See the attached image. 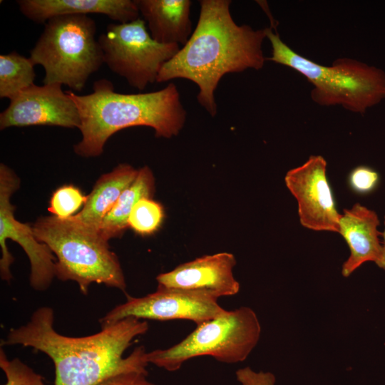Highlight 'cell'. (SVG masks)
I'll return each instance as SVG.
<instances>
[{"mask_svg": "<svg viewBox=\"0 0 385 385\" xmlns=\"http://www.w3.org/2000/svg\"><path fill=\"white\" fill-rule=\"evenodd\" d=\"M236 379L241 385H275L276 379L271 372L255 371L250 366L239 369Z\"/></svg>", "mask_w": 385, "mask_h": 385, "instance_id": "d4e9b609", "label": "cell"}, {"mask_svg": "<svg viewBox=\"0 0 385 385\" xmlns=\"http://www.w3.org/2000/svg\"><path fill=\"white\" fill-rule=\"evenodd\" d=\"M148 371H127L112 374L96 385H156L148 379Z\"/></svg>", "mask_w": 385, "mask_h": 385, "instance_id": "cb8c5ba5", "label": "cell"}, {"mask_svg": "<svg viewBox=\"0 0 385 385\" xmlns=\"http://www.w3.org/2000/svg\"><path fill=\"white\" fill-rule=\"evenodd\" d=\"M138 170L128 163H120L112 171L102 175L96 182L82 210L71 216L87 227H99L122 192L136 178Z\"/></svg>", "mask_w": 385, "mask_h": 385, "instance_id": "e0dca14e", "label": "cell"}, {"mask_svg": "<svg viewBox=\"0 0 385 385\" xmlns=\"http://www.w3.org/2000/svg\"><path fill=\"white\" fill-rule=\"evenodd\" d=\"M34 234L56 258V277L73 281L86 295L93 283L125 291L126 282L118 256L98 230L72 217H40L33 225Z\"/></svg>", "mask_w": 385, "mask_h": 385, "instance_id": "277c9868", "label": "cell"}, {"mask_svg": "<svg viewBox=\"0 0 385 385\" xmlns=\"http://www.w3.org/2000/svg\"><path fill=\"white\" fill-rule=\"evenodd\" d=\"M75 103L81 119V140L73 146L83 158L98 157L110 137L133 126H148L158 138H170L183 128L186 111L174 83L144 93L115 92L110 81L103 78L93 84V92L78 95L66 91Z\"/></svg>", "mask_w": 385, "mask_h": 385, "instance_id": "3957f363", "label": "cell"}, {"mask_svg": "<svg viewBox=\"0 0 385 385\" xmlns=\"http://www.w3.org/2000/svg\"><path fill=\"white\" fill-rule=\"evenodd\" d=\"M20 11L29 20L45 24L65 15L103 14L123 24L139 19L136 0H19Z\"/></svg>", "mask_w": 385, "mask_h": 385, "instance_id": "9a60e30c", "label": "cell"}, {"mask_svg": "<svg viewBox=\"0 0 385 385\" xmlns=\"http://www.w3.org/2000/svg\"><path fill=\"white\" fill-rule=\"evenodd\" d=\"M96 21L88 15L52 18L30 51L35 65L45 71L43 84L59 83L81 92L104 63Z\"/></svg>", "mask_w": 385, "mask_h": 385, "instance_id": "8992f818", "label": "cell"}, {"mask_svg": "<svg viewBox=\"0 0 385 385\" xmlns=\"http://www.w3.org/2000/svg\"><path fill=\"white\" fill-rule=\"evenodd\" d=\"M230 0H201L197 26L187 43L162 67L157 83L185 78L199 88L198 103L211 115L217 113L215 92L224 75L259 70L266 58L262 43L267 28L237 25Z\"/></svg>", "mask_w": 385, "mask_h": 385, "instance_id": "7a4b0ae2", "label": "cell"}, {"mask_svg": "<svg viewBox=\"0 0 385 385\" xmlns=\"http://www.w3.org/2000/svg\"><path fill=\"white\" fill-rule=\"evenodd\" d=\"M260 334L256 313L250 307H240L197 325L171 347L147 352V361L168 371H175L188 360L201 356L227 364L242 362L256 346Z\"/></svg>", "mask_w": 385, "mask_h": 385, "instance_id": "52a82bcc", "label": "cell"}, {"mask_svg": "<svg viewBox=\"0 0 385 385\" xmlns=\"http://www.w3.org/2000/svg\"><path fill=\"white\" fill-rule=\"evenodd\" d=\"M148 330L145 320L127 317L94 334L68 337L57 332L53 309L45 306L35 310L25 324L11 328L1 346L21 345L46 354L54 365V385H96L118 372L148 371L143 346L123 356L133 339Z\"/></svg>", "mask_w": 385, "mask_h": 385, "instance_id": "6da1fadb", "label": "cell"}, {"mask_svg": "<svg viewBox=\"0 0 385 385\" xmlns=\"http://www.w3.org/2000/svg\"><path fill=\"white\" fill-rule=\"evenodd\" d=\"M20 179L4 163L0 164V275L9 282L12 279L11 265L14 258L6 245V240L17 242L30 262V285L36 291H45L51 286L55 274L56 258L49 247L36 238L33 227L15 218L11 195L19 188Z\"/></svg>", "mask_w": 385, "mask_h": 385, "instance_id": "9c48e42d", "label": "cell"}, {"mask_svg": "<svg viewBox=\"0 0 385 385\" xmlns=\"http://www.w3.org/2000/svg\"><path fill=\"white\" fill-rule=\"evenodd\" d=\"M35 64L16 51L0 56V97L11 100L34 85Z\"/></svg>", "mask_w": 385, "mask_h": 385, "instance_id": "d6986e66", "label": "cell"}, {"mask_svg": "<svg viewBox=\"0 0 385 385\" xmlns=\"http://www.w3.org/2000/svg\"><path fill=\"white\" fill-rule=\"evenodd\" d=\"M151 37L165 44L184 46L192 31L190 0H136Z\"/></svg>", "mask_w": 385, "mask_h": 385, "instance_id": "2e32d148", "label": "cell"}, {"mask_svg": "<svg viewBox=\"0 0 385 385\" xmlns=\"http://www.w3.org/2000/svg\"><path fill=\"white\" fill-rule=\"evenodd\" d=\"M380 222L372 210L355 203L350 209H344L339 220V233L346 241L350 255L343 263L342 274L349 277L362 264L374 262L385 270V247L378 230Z\"/></svg>", "mask_w": 385, "mask_h": 385, "instance_id": "5bb4252c", "label": "cell"}, {"mask_svg": "<svg viewBox=\"0 0 385 385\" xmlns=\"http://www.w3.org/2000/svg\"><path fill=\"white\" fill-rule=\"evenodd\" d=\"M87 200L82 191L73 185H64L52 194L48 211L59 218L66 219L76 214Z\"/></svg>", "mask_w": 385, "mask_h": 385, "instance_id": "44dd1931", "label": "cell"}, {"mask_svg": "<svg viewBox=\"0 0 385 385\" xmlns=\"http://www.w3.org/2000/svg\"><path fill=\"white\" fill-rule=\"evenodd\" d=\"M0 367L6 375L3 385H46L43 376L19 358L9 359L0 348Z\"/></svg>", "mask_w": 385, "mask_h": 385, "instance_id": "7402d4cb", "label": "cell"}, {"mask_svg": "<svg viewBox=\"0 0 385 385\" xmlns=\"http://www.w3.org/2000/svg\"><path fill=\"white\" fill-rule=\"evenodd\" d=\"M163 218L162 205L152 197H143L136 202L131 210L128 225L140 235H150L159 229Z\"/></svg>", "mask_w": 385, "mask_h": 385, "instance_id": "ffe728a7", "label": "cell"}, {"mask_svg": "<svg viewBox=\"0 0 385 385\" xmlns=\"http://www.w3.org/2000/svg\"><path fill=\"white\" fill-rule=\"evenodd\" d=\"M380 179L379 173L373 168L367 165H358L349 172L347 177V184L354 193L366 195L377 189Z\"/></svg>", "mask_w": 385, "mask_h": 385, "instance_id": "603a6c76", "label": "cell"}, {"mask_svg": "<svg viewBox=\"0 0 385 385\" xmlns=\"http://www.w3.org/2000/svg\"><path fill=\"white\" fill-rule=\"evenodd\" d=\"M155 192V178L148 166L138 170L133 182L120 195L117 202L103 220L98 232L107 241L120 237L128 227V220L136 202L143 197H152Z\"/></svg>", "mask_w": 385, "mask_h": 385, "instance_id": "ac0fdd59", "label": "cell"}, {"mask_svg": "<svg viewBox=\"0 0 385 385\" xmlns=\"http://www.w3.org/2000/svg\"><path fill=\"white\" fill-rule=\"evenodd\" d=\"M384 231L381 232V237L383 238V245H384V247H385V217H384Z\"/></svg>", "mask_w": 385, "mask_h": 385, "instance_id": "484cf974", "label": "cell"}, {"mask_svg": "<svg viewBox=\"0 0 385 385\" xmlns=\"http://www.w3.org/2000/svg\"><path fill=\"white\" fill-rule=\"evenodd\" d=\"M284 183L296 199L301 225L314 231L338 232L341 215L327 175V161L311 155L302 165L289 170Z\"/></svg>", "mask_w": 385, "mask_h": 385, "instance_id": "8fae6325", "label": "cell"}, {"mask_svg": "<svg viewBox=\"0 0 385 385\" xmlns=\"http://www.w3.org/2000/svg\"><path fill=\"white\" fill-rule=\"evenodd\" d=\"M233 254L219 252L185 262L156 277L158 286L202 294L215 299L233 296L240 285L235 278Z\"/></svg>", "mask_w": 385, "mask_h": 385, "instance_id": "4fadbf2b", "label": "cell"}, {"mask_svg": "<svg viewBox=\"0 0 385 385\" xmlns=\"http://www.w3.org/2000/svg\"><path fill=\"white\" fill-rule=\"evenodd\" d=\"M272 56L267 60L288 66L303 75L314 88L312 99L320 106L340 105L355 113L385 98V73L354 59L339 58L330 66L317 63L294 51L277 30L267 28Z\"/></svg>", "mask_w": 385, "mask_h": 385, "instance_id": "5b68a950", "label": "cell"}, {"mask_svg": "<svg viewBox=\"0 0 385 385\" xmlns=\"http://www.w3.org/2000/svg\"><path fill=\"white\" fill-rule=\"evenodd\" d=\"M31 125L79 129L78 108L61 84H34L11 98L0 113L1 130Z\"/></svg>", "mask_w": 385, "mask_h": 385, "instance_id": "7c38bea8", "label": "cell"}, {"mask_svg": "<svg viewBox=\"0 0 385 385\" xmlns=\"http://www.w3.org/2000/svg\"><path fill=\"white\" fill-rule=\"evenodd\" d=\"M226 312L217 299L202 294L157 287L140 297L126 296L124 303L115 306L99 319L101 328L127 317L168 321L185 319L199 325Z\"/></svg>", "mask_w": 385, "mask_h": 385, "instance_id": "30bf717a", "label": "cell"}, {"mask_svg": "<svg viewBox=\"0 0 385 385\" xmlns=\"http://www.w3.org/2000/svg\"><path fill=\"white\" fill-rule=\"evenodd\" d=\"M98 40L109 69L140 91L149 83L157 82L163 66L180 50L178 44L154 40L140 18L128 23L108 24Z\"/></svg>", "mask_w": 385, "mask_h": 385, "instance_id": "ba28073f", "label": "cell"}]
</instances>
